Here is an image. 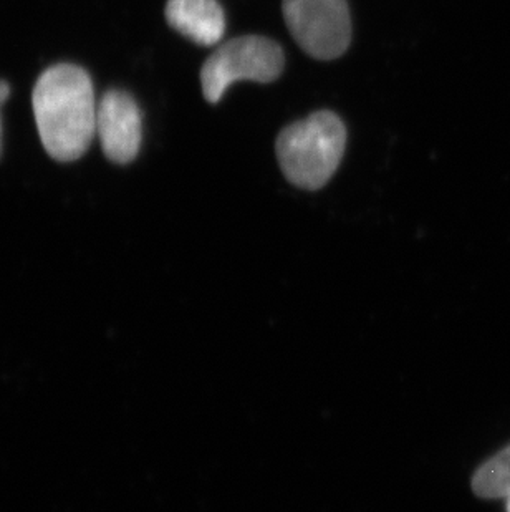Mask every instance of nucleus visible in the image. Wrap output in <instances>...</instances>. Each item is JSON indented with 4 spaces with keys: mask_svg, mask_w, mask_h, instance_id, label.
Wrapping results in <instances>:
<instances>
[{
    "mask_svg": "<svg viewBox=\"0 0 510 512\" xmlns=\"http://www.w3.org/2000/svg\"><path fill=\"white\" fill-rule=\"evenodd\" d=\"M35 123L45 151L60 163L77 161L97 135L95 88L87 70L73 63L47 68L32 93Z\"/></svg>",
    "mask_w": 510,
    "mask_h": 512,
    "instance_id": "obj_1",
    "label": "nucleus"
},
{
    "mask_svg": "<svg viewBox=\"0 0 510 512\" xmlns=\"http://www.w3.org/2000/svg\"><path fill=\"white\" fill-rule=\"evenodd\" d=\"M347 146V128L332 112H317L287 126L277 138L285 178L297 188L317 191L330 181Z\"/></svg>",
    "mask_w": 510,
    "mask_h": 512,
    "instance_id": "obj_2",
    "label": "nucleus"
},
{
    "mask_svg": "<svg viewBox=\"0 0 510 512\" xmlns=\"http://www.w3.org/2000/svg\"><path fill=\"white\" fill-rule=\"evenodd\" d=\"M284 70V52L274 40L246 35L217 47L201 68L203 95L219 103L227 88L236 82L270 83Z\"/></svg>",
    "mask_w": 510,
    "mask_h": 512,
    "instance_id": "obj_3",
    "label": "nucleus"
},
{
    "mask_svg": "<svg viewBox=\"0 0 510 512\" xmlns=\"http://www.w3.org/2000/svg\"><path fill=\"white\" fill-rule=\"evenodd\" d=\"M285 24L310 57L335 60L347 52L352 20L347 0H284Z\"/></svg>",
    "mask_w": 510,
    "mask_h": 512,
    "instance_id": "obj_4",
    "label": "nucleus"
},
{
    "mask_svg": "<svg viewBox=\"0 0 510 512\" xmlns=\"http://www.w3.org/2000/svg\"><path fill=\"white\" fill-rule=\"evenodd\" d=\"M97 135L106 158L130 165L141 148L143 116L135 98L125 90H108L98 103Z\"/></svg>",
    "mask_w": 510,
    "mask_h": 512,
    "instance_id": "obj_5",
    "label": "nucleus"
},
{
    "mask_svg": "<svg viewBox=\"0 0 510 512\" xmlns=\"http://www.w3.org/2000/svg\"><path fill=\"white\" fill-rule=\"evenodd\" d=\"M168 24L201 47H214L226 32V15L217 0H168Z\"/></svg>",
    "mask_w": 510,
    "mask_h": 512,
    "instance_id": "obj_6",
    "label": "nucleus"
},
{
    "mask_svg": "<svg viewBox=\"0 0 510 512\" xmlns=\"http://www.w3.org/2000/svg\"><path fill=\"white\" fill-rule=\"evenodd\" d=\"M472 489L479 498H510V445L477 469Z\"/></svg>",
    "mask_w": 510,
    "mask_h": 512,
    "instance_id": "obj_7",
    "label": "nucleus"
},
{
    "mask_svg": "<svg viewBox=\"0 0 510 512\" xmlns=\"http://www.w3.org/2000/svg\"><path fill=\"white\" fill-rule=\"evenodd\" d=\"M10 85L5 80H0V108L4 107V103L9 100ZM4 153V126H2V116H0V158Z\"/></svg>",
    "mask_w": 510,
    "mask_h": 512,
    "instance_id": "obj_8",
    "label": "nucleus"
},
{
    "mask_svg": "<svg viewBox=\"0 0 510 512\" xmlns=\"http://www.w3.org/2000/svg\"><path fill=\"white\" fill-rule=\"evenodd\" d=\"M507 512H510V498L507 499Z\"/></svg>",
    "mask_w": 510,
    "mask_h": 512,
    "instance_id": "obj_9",
    "label": "nucleus"
}]
</instances>
